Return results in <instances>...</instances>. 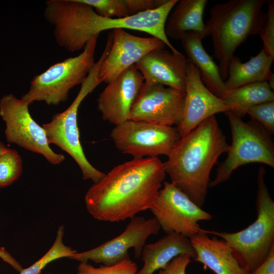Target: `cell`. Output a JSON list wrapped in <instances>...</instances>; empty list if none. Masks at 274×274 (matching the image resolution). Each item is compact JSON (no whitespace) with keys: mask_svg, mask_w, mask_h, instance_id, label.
Here are the masks:
<instances>
[{"mask_svg":"<svg viewBox=\"0 0 274 274\" xmlns=\"http://www.w3.org/2000/svg\"><path fill=\"white\" fill-rule=\"evenodd\" d=\"M158 157L133 159L115 166L87 190L86 209L95 219L118 222L150 210L166 176Z\"/></svg>","mask_w":274,"mask_h":274,"instance_id":"obj_1","label":"cell"},{"mask_svg":"<svg viewBox=\"0 0 274 274\" xmlns=\"http://www.w3.org/2000/svg\"><path fill=\"white\" fill-rule=\"evenodd\" d=\"M178 0H167L160 7L124 18H109L97 14L79 0H49L45 2L44 17L53 27L57 44L68 51L81 49L102 31L117 28L147 33L162 41L174 53L178 51L167 38L165 26Z\"/></svg>","mask_w":274,"mask_h":274,"instance_id":"obj_2","label":"cell"},{"mask_svg":"<svg viewBox=\"0 0 274 274\" xmlns=\"http://www.w3.org/2000/svg\"><path fill=\"white\" fill-rule=\"evenodd\" d=\"M229 147L215 116H211L181 137L164 162L166 174L171 183L201 208L211 170Z\"/></svg>","mask_w":274,"mask_h":274,"instance_id":"obj_3","label":"cell"},{"mask_svg":"<svg viewBox=\"0 0 274 274\" xmlns=\"http://www.w3.org/2000/svg\"><path fill=\"white\" fill-rule=\"evenodd\" d=\"M265 0H230L218 3L210 11L206 24L213 40L214 56L224 81L229 62L236 49L250 36L259 35L265 13Z\"/></svg>","mask_w":274,"mask_h":274,"instance_id":"obj_4","label":"cell"},{"mask_svg":"<svg viewBox=\"0 0 274 274\" xmlns=\"http://www.w3.org/2000/svg\"><path fill=\"white\" fill-rule=\"evenodd\" d=\"M265 168L260 166L257 179V217L254 222L235 232L205 230L226 242L249 274L265 260L274 246V201L265 183Z\"/></svg>","mask_w":274,"mask_h":274,"instance_id":"obj_5","label":"cell"},{"mask_svg":"<svg viewBox=\"0 0 274 274\" xmlns=\"http://www.w3.org/2000/svg\"><path fill=\"white\" fill-rule=\"evenodd\" d=\"M98 36L91 39L78 55L55 63L34 76L28 90L21 99L29 105L43 101L48 105L56 106L66 100L70 91L84 82L95 64Z\"/></svg>","mask_w":274,"mask_h":274,"instance_id":"obj_6","label":"cell"},{"mask_svg":"<svg viewBox=\"0 0 274 274\" xmlns=\"http://www.w3.org/2000/svg\"><path fill=\"white\" fill-rule=\"evenodd\" d=\"M225 114L229 122L232 142L226 158L217 167L209 187L228 181L238 167L248 163L258 162L274 167L272 135L255 120L245 122L230 111Z\"/></svg>","mask_w":274,"mask_h":274,"instance_id":"obj_7","label":"cell"},{"mask_svg":"<svg viewBox=\"0 0 274 274\" xmlns=\"http://www.w3.org/2000/svg\"><path fill=\"white\" fill-rule=\"evenodd\" d=\"M105 56L102 54L95 63L70 106L64 111L54 115L50 122L42 125L49 144H54L68 153L79 166L83 179L91 180L94 183L100 180L105 174L95 168L85 155L80 139L77 116L81 102L101 83L98 72Z\"/></svg>","mask_w":274,"mask_h":274,"instance_id":"obj_8","label":"cell"},{"mask_svg":"<svg viewBox=\"0 0 274 274\" xmlns=\"http://www.w3.org/2000/svg\"><path fill=\"white\" fill-rule=\"evenodd\" d=\"M116 148L133 158L168 156L181 138L174 126L128 120L110 133Z\"/></svg>","mask_w":274,"mask_h":274,"instance_id":"obj_9","label":"cell"},{"mask_svg":"<svg viewBox=\"0 0 274 274\" xmlns=\"http://www.w3.org/2000/svg\"><path fill=\"white\" fill-rule=\"evenodd\" d=\"M29 105L12 94L0 100V116L5 123L7 141L30 151L43 155L53 165L64 159L63 155L50 147L44 129L32 118Z\"/></svg>","mask_w":274,"mask_h":274,"instance_id":"obj_10","label":"cell"},{"mask_svg":"<svg viewBox=\"0 0 274 274\" xmlns=\"http://www.w3.org/2000/svg\"><path fill=\"white\" fill-rule=\"evenodd\" d=\"M150 210L166 234L177 233L189 238L202 230L199 222L213 218L212 215L166 181Z\"/></svg>","mask_w":274,"mask_h":274,"instance_id":"obj_11","label":"cell"},{"mask_svg":"<svg viewBox=\"0 0 274 274\" xmlns=\"http://www.w3.org/2000/svg\"><path fill=\"white\" fill-rule=\"evenodd\" d=\"M160 229L154 217L147 219L142 216H134L118 236L91 250L77 252L68 258L79 262L91 260L111 266L129 258L130 249H133L134 257L139 258L148 237L157 234Z\"/></svg>","mask_w":274,"mask_h":274,"instance_id":"obj_12","label":"cell"},{"mask_svg":"<svg viewBox=\"0 0 274 274\" xmlns=\"http://www.w3.org/2000/svg\"><path fill=\"white\" fill-rule=\"evenodd\" d=\"M185 92L160 84L143 83L129 120L177 126L183 112Z\"/></svg>","mask_w":274,"mask_h":274,"instance_id":"obj_13","label":"cell"},{"mask_svg":"<svg viewBox=\"0 0 274 274\" xmlns=\"http://www.w3.org/2000/svg\"><path fill=\"white\" fill-rule=\"evenodd\" d=\"M112 36L111 49L101 62L98 72L101 83L107 84L151 50L164 48L166 46L155 37L136 36L122 28L113 30Z\"/></svg>","mask_w":274,"mask_h":274,"instance_id":"obj_14","label":"cell"},{"mask_svg":"<svg viewBox=\"0 0 274 274\" xmlns=\"http://www.w3.org/2000/svg\"><path fill=\"white\" fill-rule=\"evenodd\" d=\"M185 94L182 119L176 126L181 137L209 117L233 109L207 88L201 79L200 72L190 62L187 71Z\"/></svg>","mask_w":274,"mask_h":274,"instance_id":"obj_15","label":"cell"},{"mask_svg":"<svg viewBox=\"0 0 274 274\" xmlns=\"http://www.w3.org/2000/svg\"><path fill=\"white\" fill-rule=\"evenodd\" d=\"M144 81L134 64L109 83L97 99L102 119L115 126L129 120L131 107Z\"/></svg>","mask_w":274,"mask_h":274,"instance_id":"obj_16","label":"cell"},{"mask_svg":"<svg viewBox=\"0 0 274 274\" xmlns=\"http://www.w3.org/2000/svg\"><path fill=\"white\" fill-rule=\"evenodd\" d=\"M188 61L181 52L151 50L135 64L147 85L160 84L185 92Z\"/></svg>","mask_w":274,"mask_h":274,"instance_id":"obj_17","label":"cell"},{"mask_svg":"<svg viewBox=\"0 0 274 274\" xmlns=\"http://www.w3.org/2000/svg\"><path fill=\"white\" fill-rule=\"evenodd\" d=\"M195 251L194 261L201 263L215 274H249L239 263L229 244L204 229L190 238Z\"/></svg>","mask_w":274,"mask_h":274,"instance_id":"obj_18","label":"cell"},{"mask_svg":"<svg viewBox=\"0 0 274 274\" xmlns=\"http://www.w3.org/2000/svg\"><path fill=\"white\" fill-rule=\"evenodd\" d=\"M180 254L195 259L196 253L190 238L177 233L166 234L156 242L144 246L141 254L144 265L135 274H153Z\"/></svg>","mask_w":274,"mask_h":274,"instance_id":"obj_19","label":"cell"},{"mask_svg":"<svg viewBox=\"0 0 274 274\" xmlns=\"http://www.w3.org/2000/svg\"><path fill=\"white\" fill-rule=\"evenodd\" d=\"M204 38L201 33L191 31L184 33L180 41L187 59L198 68L203 83L211 92L220 97L227 89L221 77L218 65L202 45V40Z\"/></svg>","mask_w":274,"mask_h":274,"instance_id":"obj_20","label":"cell"},{"mask_svg":"<svg viewBox=\"0 0 274 274\" xmlns=\"http://www.w3.org/2000/svg\"><path fill=\"white\" fill-rule=\"evenodd\" d=\"M273 59L262 49L246 62L234 55L228 65V77L224 82L226 88L232 89L256 82H267L273 90L274 75L271 71Z\"/></svg>","mask_w":274,"mask_h":274,"instance_id":"obj_21","label":"cell"},{"mask_svg":"<svg viewBox=\"0 0 274 274\" xmlns=\"http://www.w3.org/2000/svg\"><path fill=\"white\" fill-rule=\"evenodd\" d=\"M207 0H181L178 1L169 14L165 26L168 37L180 40L188 32H196L205 37L209 36L203 22V12Z\"/></svg>","mask_w":274,"mask_h":274,"instance_id":"obj_22","label":"cell"},{"mask_svg":"<svg viewBox=\"0 0 274 274\" xmlns=\"http://www.w3.org/2000/svg\"><path fill=\"white\" fill-rule=\"evenodd\" d=\"M219 97L233 108L231 113L242 118L250 108L274 101V93L267 82H261L227 89Z\"/></svg>","mask_w":274,"mask_h":274,"instance_id":"obj_23","label":"cell"},{"mask_svg":"<svg viewBox=\"0 0 274 274\" xmlns=\"http://www.w3.org/2000/svg\"><path fill=\"white\" fill-rule=\"evenodd\" d=\"M89 5L99 15L124 18L156 9L167 0H79Z\"/></svg>","mask_w":274,"mask_h":274,"instance_id":"obj_24","label":"cell"},{"mask_svg":"<svg viewBox=\"0 0 274 274\" xmlns=\"http://www.w3.org/2000/svg\"><path fill=\"white\" fill-rule=\"evenodd\" d=\"M64 233L63 225L58 227L54 242L49 250L38 261L19 274H40L43 269L51 262L62 257L68 258L77 251L65 246L63 241Z\"/></svg>","mask_w":274,"mask_h":274,"instance_id":"obj_25","label":"cell"},{"mask_svg":"<svg viewBox=\"0 0 274 274\" xmlns=\"http://www.w3.org/2000/svg\"><path fill=\"white\" fill-rule=\"evenodd\" d=\"M22 172L21 156L15 150L7 148L0 154V187L16 181Z\"/></svg>","mask_w":274,"mask_h":274,"instance_id":"obj_26","label":"cell"},{"mask_svg":"<svg viewBox=\"0 0 274 274\" xmlns=\"http://www.w3.org/2000/svg\"><path fill=\"white\" fill-rule=\"evenodd\" d=\"M138 266L130 258L111 266L94 267L88 262H80L76 274H135Z\"/></svg>","mask_w":274,"mask_h":274,"instance_id":"obj_27","label":"cell"},{"mask_svg":"<svg viewBox=\"0 0 274 274\" xmlns=\"http://www.w3.org/2000/svg\"><path fill=\"white\" fill-rule=\"evenodd\" d=\"M265 19L259 35L263 43L262 50L274 58V1H268Z\"/></svg>","mask_w":274,"mask_h":274,"instance_id":"obj_28","label":"cell"},{"mask_svg":"<svg viewBox=\"0 0 274 274\" xmlns=\"http://www.w3.org/2000/svg\"><path fill=\"white\" fill-rule=\"evenodd\" d=\"M247 114L271 135L274 133V101L256 105L250 108Z\"/></svg>","mask_w":274,"mask_h":274,"instance_id":"obj_29","label":"cell"},{"mask_svg":"<svg viewBox=\"0 0 274 274\" xmlns=\"http://www.w3.org/2000/svg\"><path fill=\"white\" fill-rule=\"evenodd\" d=\"M192 258L187 254H180L174 258L157 274H186V268Z\"/></svg>","mask_w":274,"mask_h":274,"instance_id":"obj_30","label":"cell"},{"mask_svg":"<svg viewBox=\"0 0 274 274\" xmlns=\"http://www.w3.org/2000/svg\"><path fill=\"white\" fill-rule=\"evenodd\" d=\"M250 274H274V246L265 260Z\"/></svg>","mask_w":274,"mask_h":274,"instance_id":"obj_31","label":"cell"},{"mask_svg":"<svg viewBox=\"0 0 274 274\" xmlns=\"http://www.w3.org/2000/svg\"><path fill=\"white\" fill-rule=\"evenodd\" d=\"M0 258L17 271L23 270L21 265L3 248H0Z\"/></svg>","mask_w":274,"mask_h":274,"instance_id":"obj_32","label":"cell"},{"mask_svg":"<svg viewBox=\"0 0 274 274\" xmlns=\"http://www.w3.org/2000/svg\"><path fill=\"white\" fill-rule=\"evenodd\" d=\"M7 148L3 143L0 142V154Z\"/></svg>","mask_w":274,"mask_h":274,"instance_id":"obj_33","label":"cell"},{"mask_svg":"<svg viewBox=\"0 0 274 274\" xmlns=\"http://www.w3.org/2000/svg\"><path fill=\"white\" fill-rule=\"evenodd\" d=\"M48 274H53V273H49Z\"/></svg>","mask_w":274,"mask_h":274,"instance_id":"obj_34","label":"cell"}]
</instances>
